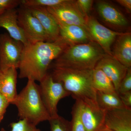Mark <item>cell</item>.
I'll use <instances>...</instances> for the list:
<instances>
[{"mask_svg":"<svg viewBox=\"0 0 131 131\" xmlns=\"http://www.w3.org/2000/svg\"><path fill=\"white\" fill-rule=\"evenodd\" d=\"M69 46L60 37L54 42L29 43L24 46L18 68L19 78L40 82L48 73L53 61Z\"/></svg>","mask_w":131,"mask_h":131,"instance_id":"cell-1","label":"cell"},{"mask_svg":"<svg viewBox=\"0 0 131 131\" xmlns=\"http://www.w3.org/2000/svg\"><path fill=\"white\" fill-rule=\"evenodd\" d=\"M50 66L51 71L48 73L54 80L61 83L74 99L96 102V91L92 84L93 69H76L54 64Z\"/></svg>","mask_w":131,"mask_h":131,"instance_id":"cell-2","label":"cell"},{"mask_svg":"<svg viewBox=\"0 0 131 131\" xmlns=\"http://www.w3.org/2000/svg\"><path fill=\"white\" fill-rule=\"evenodd\" d=\"M12 104L16 106L21 119L27 120L35 125L51 119L41 99L39 86L31 79H28L25 87Z\"/></svg>","mask_w":131,"mask_h":131,"instance_id":"cell-3","label":"cell"},{"mask_svg":"<svg viewBox=\"0 0 131 131\" xmlns=\"http://www.w3.org/2000/svg\"><path fill=\"white\" fill-rule=\"evenodd\" d=\"M106 54L97 43L91 41L70 46L53 64L76 69H93Z\"/></svg>","mask_w":131,"mask_h":131,"instance_id":"cell-4","label":"cell"},{"mask_svg":"<svg viewBox=\"0 0 131 131\" xmlns=\"http://www.w3.org/2000/svg\"><path fill=\"white\" fill-rule=\"evenodd\" d=\"M38 86L41 99L51 118L58 117V102L61 99L70 96V93L61 83L54 80L48 73Z\"/></svg>","mask_w":131,"mask_h":131,"instance_id":"cell-5","label":"cell"},{"mask_svg":"<svg viewBox=\"0 0 131 131\" xmlns=\"http://www.w3.org/2000/svg\"><path fill=\"white\" fill-rule=\"evenodd\" d=\"M24 47L22 42L11 37L8 34H0V70L18 69Z\"/></svg>","mask_w":131,"mask_h":131,"instance_id":"cell-6","label":"cell"},{"mask_svg":"<svg viewBox=\"0 0 131 131\" xmlns=\"http://www.w3.org/2000/svg\"><path fill=\"white\" fill-rule=\"evenodd\" d=\"M78 104L81 121L86 131H99L105 128L106 112L90 100H75Z\"/></svg>","mask_w":131,"mask_h":131,"instance_id":"cell-7","label":"cell"},{"mask_svg":"<svg viewBox=\"0 0 131 131\" xmlns=\"http://www.w3.org/2000/svg\"><path fill=\"white\" fill-rule=\"evenodd\" d=\"M21 6L18 10V23L28 42H49L47 34L38 20L29 8Z\"/></svg>","mask_w":131,"mask_h":131,"instance_id":"cell-8","label":"cell"},{"mask_svg":"<svg viewBox=\"0 0 131 131\" xmlns=\"http://www.w3.org/2000/svg\"><path fill=\"white\" fill-rule=\"evenodd\" d=\"M87 30L92 39L102 48L106 54L112 56L111 46L117 37L124 32L114 31L101 24L94 17L89 16Z\"/></svg>","mask_w":131,"mask_h":131,"instance_id":"cell-9","label":"cell"},{"mask_svg":"<svg viewBox=\"0 0 131 131\" xmlns=\"http://www.w3.org/2000/svg\"><path fill=\"white\" fill-rule=\"evenodd\" d=\"M46 8L58 24L79 26L87 29V20L88 17L82 14L75 1L71 0L69 3L58 7Z\"/></svg>","mask_w":131,"mask_h":131,"instance_id":"cell-10","label":"cell"},{"mask_svg":"<svg viewBox=\"0 0 131 131\" xmlns=\"http://www.w3.org/2000/svg\"><path fill=\"white\" fill-rule=\"evenodd\" d=\"M102 71L112 82L117 92L128 68L114 58L106 54L98 62L95 68Z\"/></svg>","mask_w":131,"mask_h":131,"instance_id":"cell-11","label":"cell"},{"mask_svg":"<svg viewBox=\"0 0 131 131\" xmlns=\"http://www.w3.org/2000/svg\"><path fill=\"white\" fill-rule=\"evenodd\" d=\"M105 124L113 131H131V109L123 107L106 111Z\"/></svg>","mask_w":131,"mask_h":131,"instance_id":"cell-12","label":"cell"},{"mask_svg":"<svg viewBox=\"0 0 131 131\" xmlns=\"http://www.w3.org/2000/svg\"><path fill=\"white\" fill-rule=\"evenodd\" d=\"M28 8L40 22L48 37L49 42H54L58 39L60 37L59 26L47 8L43 7Z\"/></svg>","mask_w":131,"mask_h":131,"instance_id":"cell-13","label":"cell"},{"mask_svg":"<svg viewBox=\"0 0 131 131\" xmlns=\"http://www.w3.org/2000/svg\"><path fill=\"white\" fill-rule=\"evenodd\" d=\"M18 12V10L15 8L5 11L0 15V28H5L11 37L25 46L29 43L19 25Z\"/></svg>","mask_w":131,"mask_h":131,"instance_id":"cell-14","label":"cell"},{"mask_svg":"<svg viewBox=\"0 0 131 131\" xmlns=\"http://www.w3.org/2000/svg\"><path fill=\"white\" fill-rule=\"evenodd\" d=\"M60 37L69 45L94 41L87 29L80 26L58 24Z\"/></svg>","mask_w":131,"mask_h":131,"instance_id":"cell-15","label":"cell"},{"mask_svg":"<svg viewBox=\"0 0 131 131\" xmlns=\"http://www.w3.org/2000/svg\"><path fill=\"white\" fill-rule=\"evenodd\" d=\"M17 69L9 68L0 70V93L6 98L10 104L17 96Z\"/></svg>","mask_w":131,"mask_h":131,"instance_id":"cell-16","label":"cell"},{"mask_svg":"<svg viewBox=\"0 0 131 131\" xmlns=\"http://www.w3.org/2000/svg\"><path fill=\"white\" fill-rule=\"evenodd\" d=\"M112 57L127 68H131L130 33H124L117 37Z\"/></svg>","mask_w":131,"mask_h":131,"instance_id":"cell-17","label":"cell"},{"mask_svg":"<svg viewBox=\"0 0 131 131\" xmlns=\"http://www.w3.org/2000/svg\"><path fill=\"white\" fill-rule=\"evenodd\" d=\"M96 9L101 17L108 24L118 27H124L128 25L126 17L114 6L104 1L96 5Z\"/></svg>","mask_w":131,"mask_h":131,"instance_id":"cell-18","label":"cell"},{"mask_svg":"<svg viewBox=\"0 0 131 131\" xmlns=\"http://www.w3.org/2000/svg\"><path fill=\"white\" fill-rule=\"evenodd\" d=\"M96 102L100 108L105 111L125 107L117 92L106 93L96 91Z\"/></svg>","mask_w":131,"mask_h":131,"instance_id":"cell-19","label":"cell"},{"mask_svg":"<svg viewBox=\"0 0 131 131\" xmlns=\"http://www.w3.org/2000/svg\"><path fill=\"white\" fill-rule=\"evenodd\" d=\"M92 84L96 91L106 93L117 92L112 82L100 69L94 68L93 69Z\"/></svg>","mask_w":131,"mask_h":131,"instance_id":"cell-20","label":"cell"},{"mask_svg":"<svg viewBox=\"0 0 131 131\" xmlns=\"http://www.w3.org/2000/svg\"><path fill=\"white\" fill-rule=\"evenodd\" d=\"M71 0H22L21 6L26 7L54 8L69 3Z\"/></svg>","mask_w":131,"mask_h":131,"instance_id":"cell-21","label":"cell"},{"mask_svg":"<svg viewBox=\"0 0 131 131\" xmlns=\"http://www.w3.org/2000/svg\"><path fill=\"white\" fill-rule=\"evenodd\" d=\"M50 131H71L70 121L59 115L49 121Z\"/></svg>","mask_w":131,"mask_h":131,"instance_id":"cell-22","label":"cell"},{"mask_svg":"<svg viewBox=\"0 0 131 131\" xmlns=\"http://www.w3.org/2000/svg\"><path fill=\"white\" fill-rule=\"evenodd\" d=\"M10 125L12 130L9 131H41L37 127V126L26 119H21L18 122H12ZM1 131H7L2 128Z\"/></svg>","mask_w":131,"mask_h":131,"instance_id":"cell-23","label":"cell"},{"mask_svg":"<svg viewBox=\"0 0 131 131\" xmlns=\"http://www.w3.org/2000/svg\"><path fill=\"white\" fill-rule=\"evenodd\" d=\"M71 114V131H86L80 119L79 106L76 101L72 109Z\"/></svg>","mask_w":131,"mask_h":131,"instance_id":"cell-24","label":"cell"},{"mask_svg":"<svg viewBox=\"0 0 131 131\" xmlns=\"http://www.w3.org/2000/svg\"><path fill=\"white\" fill-rule=\"evenodd\" d=\"M131 91V68L127 69L126 74L122 79L117 91L118 94Z\"/></svg>","mask_w":131,"mask_h":131,"instance_id":"cell-25","label":"cell"},{"mask_svg":"<svg viewBox=\"0 0 131 131\" xmlns=\"http://www.w3.org/2000/svg\"><path fill=\"white\" fill-rule=\"evenodd\" d=\"M75 1L77 6L82 14L86 17H89V14L91 11L93 1L92 0H77Z\"/></svg>","mask_w":131,"mask_h":131,"instance_id":"cell-26","label":"cell"},{"mask_svg":"<svg viewBox=\"0 0 131 131\" xmlns=\"http://www.w3.org/2000/svg\"><path fill=\"white\" fill-rule=\"evenodd\" d=\"M22 0H0V9L5 11L15 9L21 5Z\"/></svg>","mask_w":131,"mask_h":131,"instance_id":"cell-27","label":"cell"},{"mask_svg":"<svg viewBox=\"0 0 131 131\" xmlns=\"http://www.w3.org/2000/svg\"><path fill=\"white\" fill-rule=\"evenodd\" d=\"M9 104L10 103L6 98L0 93V123L3 119Z\"/></svg>","mask_w":131,"mask_h":131,"instance_id":"cell-28","label":"cell"},{"mask_svg":"<svg viewBox=\"0 0 131 131\" xmlns=\"http://www.w3.org/2000/svg\"><path fill=\"white\" fill-rule=\"evenodd\" d=\"M118 95L124 106L131 109V91Z\"/></svg>","mask_w":131,"mask_h":131,"instance_id":"cell-29","label":"cell"},{"mask_svg":"<svg viewBox=\"0 0 131 131\" xmlns=\"http://www.w3.org/2000/svg\"><path fill=\"white\" fill-rule=\"evenodd\" d=\"M115 1L122 6L124 7L128 13H130L131 12V0H117V1Z\"/></svg>","mask_w":131,"mask_h":131,"instance_id":"cell-30","label":"cell"},{"mask_svg":"<svg viewBox=\"0 0 131 131\" xmlns=\"http://www.w3.org/2000/svg\"><path fill=\"white\" fill-rule=\"evenodd\" d=\"M99 131H113L110 129H108L107 127H106L105 128H103V129H102Z\"/></svg>","mask_w":131,"mask_h":131,"instance_id":"cell-31","label":"cell"},{"mask_svg":"<svg viewBox=\"0 0 131 131\" xmlns=\"http://www.w3.org/2000/svg\"><path fill=\"white\" fill-rule=\"evenodd\" d=\"M4 12H5V11L0 9V15L1 14H2Z\"/></svg>","mask_w":131,"mask_h":131,"instance_id":"cell-32","label":"cell"}]
</instances>
